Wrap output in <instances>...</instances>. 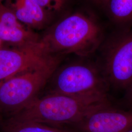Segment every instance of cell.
I'll use <instances>...</instances> for the list:
<instances>
[{
  "instance_id": "obj_1",
  "label": "cell",
  "mask_w": 132,
  "mask_h": 132,
  "mask_svg": "<svg viewBox=\"0 0 132 132\" xmlns=\"http://www.w3.org/2000/svg\"><path fill=\"white\" fill-rule=\"evenodd\" d=\"M99 26L80 13L68 16L54 26L42 38L51 53L88 56L97 48L102 40Z\"/></svg>"
},
{
  "instance_id": "obj_2",
  "label": "cell",
  "mask_w": 132,
  "mask_h": 132,
  "mask_svg": "<svg viewBox=\"0 0 132 132\" xmlns=\"http://www.w3.org/2000/svg\"><path fill=\"white\" fill-rule=\"evenodd\" d=\"M109 105L65 94L49 93L42 97L38 96L24 109L9 117L52 126L64 124L75 125L92 110Z\"/></svg>"
},
{
  "instance_id": "obj_3",
  "label": "cell",
  "mask_w": 132,
  "mask_h": 132,
  "mask_svg": "<svg viewBox=\"0 0 132 132\" xmlns=\"http://www.w3.org/2000/svg\"><path fill=\"white\" fill-rule=\"evenodd\" d=\"M57 68L50 78L49 93L110 104L107 93L108 83L100 69L84 62L71 63Z\"/></svg>"
},
{
  "instance_id": "obj_4",
  "label": "cell",
  "mask_w": 132,
  "mask_h": 132,
  "mask_svg": "<svg viewBox=\"0 0 132 132\" xmlns=\"http://www.w3.org/2000/svg\"><path fill=\"white\" fill-rule=\"evenodd\" d=\"M54 56L0 83V117L18 113L38 97L60 62Z\"/></svg>"
},
{
  "instance_id": "obj_5",
  "label": "cell",
  "mask_w": 132,
  "mask_h": 132,
  "mask_svg": "<svg viewBox=\"0 0 132 132\" xmlns=\"http://www.w3.org/2000/svg\"><path fill=\"white\" fill-rule=\"evenodd\" d=\"M100 69L109 85L129 89L132 84V32L119 36L109 44Z\"/></svg>"
},
{
  "instance_id": "obj_6",
  "label": "cell",
  "mask_w": 132,
  "mask_h": 132,
  "mask_svg": "<svg viewBox=\"0 0 132 132\" xmlns=\"http://www.w3.org/2000/svg\"><path fill=\"white\" fill-rule=\"evenodd\" d=\"M54 56L48 51L41 39L23 47L1 48L0 83Z\"/></svg>"
},
{
  "instance_id": "obj_7",
  "label": "cell",
  "mask_w": 132,
  "mask_h": 132,
  "mask_svg": "<svg viewBox=\"0 0 132 132\" xmlns=\"http://www.w3.org/2000/svg\"><path fill=\"white\" fill-rule=\"evenodd\" d=\"M75 125L81 132H126L132 129V110L102 106L92 110Z\"/></svg>"
},
{
  "instance_id": "obj_8",
  "label": "cell",
  "mask_w": 132,
  "mask_h": 132,
  "mask_svg": "<svg viewBox=\"0 0 132 132\" xmlns=\"http://www.w3.org/2000/svg\"><path fill=\"white\" fill-rule=\"evenodd\" d=\"M41 38L22 23L5 4H0V40L12 47H20L37 42Z\"/></svg>"
},
{
  "instance_id": "obj_9",
  "label": "cell",
  "mask_w": 132,
  "mask_h": 132,
  "mask_svg": "<svg viewBox=\"0 0 132 132\" xmlns=\"http://www.w3.org/2000/svg\"><path fill=\"white\" fill-rule=\"evenodd\" d=\"M5 5L22 23L32 29L42 28L48 21L49 12L34 0H5Z\"/></svg>"
},
{
  "instance_id": "obj_10",
  "label": "cell",
  "mask_w": 132,
  "mask_h": 132,
  "mask_svg": "<svg viewBox=\"0 0 132 132\" xmlns=\"http://www.w3.org/2000/svg\"><path fill=\"white\" fill-rule=\"evenodd\" d=\"M0 132H70L43 123L7 117L4 119L0 118Z\"/></svg>"
},
{
  "instance_id": "obj_11",
  "label": "cell",
  "mask_w": 132,
  "mask_h": 132,
  "mask_svg": "<svg viewBox=\"0 0 132 132\" xmlns=\"http://www.w3.org/2000/svg\"><path fill=\"white\" fill-rule=\"evenodd\" d=\"M107 4L114 20L118 22L132 21V0H108Z\"/></svg>"
},
{
  "instance_id": "obj_12",
  "label": "cell",
  "mask_w": 132,
  "mask_h": 132,
  "mask_svg": "<svg viewBox=\"0 0 132 132\" xmlns=\"http://www.w3.org/2000/svg\"><path fill=\"white\" fill-rule=\"evenodd\" d=\"M38 5L48 12L54 11L55 6L52 0H34Z\"/></svg>"
},
{
  "instance_id": "obj_13",
  "label": "cell",
  "mask_w": 132,
  "mask_h": 132,
  "mask_svg": "<svg viewBox=\"0 0 132 132\" xmlns=\"http://www.w3.org/2000/svg\"><path fill=\"white\" fill-rule=\"evenodd\" d=\"M52 1L54 5L55 10L57 11L61 10L62 7L65 4L67 0H52Z\"/></svg>"
},
{
  "instance_id": "obj_14",
  "label": "cell",
  "mask_w": 132,
  "mask_h": 132,
  "mask_svg": "<svg viewBox=\"0 0 132 132\" xmlns=\"http://www.w3.org/2000/svg\"><path fill=\"white\" fill-rule=\"evenodd\" d=\"M127 96L128 98L132 101V84L127 90Z\"/></svg>"
},
{
  "instance_id": "obj_15",
  "label": "cell",
  "mask_w": 132,
  "mask_h": 132,
  "mask_svg": "<svg viewBox=\"0 0 132 132\" xmlns=\"http://www.w3.org/2000/svg\"><path fill=\"white\" fill-rule=\"evenodd\" d=\"M4 44L0 40V49L4 47Z\"/></svg>"
},
{
  "instance_id": "obj_16",
  "label": "cell",
  "mask_w": 132,
  "mask_h": 132,
  "mask_svg": "<svg viewBox=\"0 0 132 132\" xmlns=\"http://www.w3.org/2000/svg\"><path fill=\"white\" fill-rule=\"evenodd\" d=\"M97 2H99L100 3H107V2H108V0H96Z\"/></svg>"
},
{
  "instance_id": "obj_17",
  "label": "cell",
  "mask_w": 132,
  "mask_h": 132,
  "mask_svg": "<svg viewBox=\"0 0 132 132\" xmlns=\"http://www.w3.org/2000/svg\"><path fill=\"white\" fill-rule=\"evenodd\" d=\"M126 132H132V129H130V130H129V131H127Z\"/></svg>"
},
{
  "instance_id": "obj_18",
  "label": "cell",
  "mask_w": 132,
  "mask_h": 132,
  "mask_svg": "<svg viewBox=\"0 0 132 132\" xmlns=\"http://www.w3.org/2000/svg\"><path fill=\"white\" fill-rule=\"evenodd\" d=\"M3 0H0V4L3 3Z\"/></svg>"
}]
</instances>
